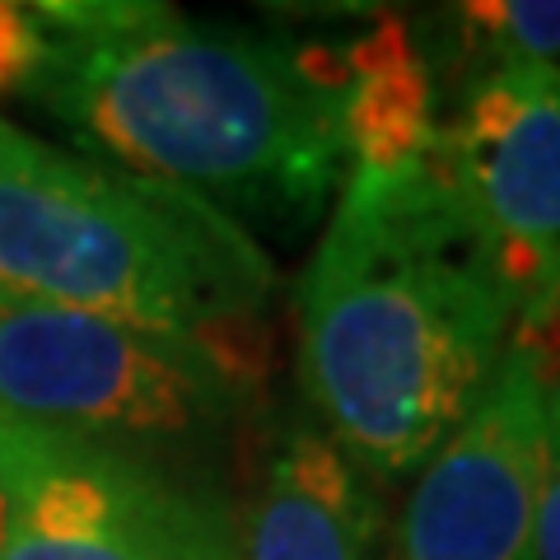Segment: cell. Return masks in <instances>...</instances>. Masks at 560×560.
Here are the masks:
<instances>
[{
  "label": "cell",
  "mask_w": 560,
  "mask_h": 560,
  "mask_svg": "<svg viewBox=\"0 0 560 560\" xmlns=\"http://www.w3.org/2000/svg\"><path fill=\"white\" fill-rule=\"evenodd\" d=\"M28 94L117 173L183 187L248 230L313 215L350 168L337 43L183 20L168 5H33Z\"/></svg>",
  "instance_id": "1"
},
{
  "label": "cell",
  "mask_w": 560,
  "mask_h": 560,
  "mask_svg": "<svg viewBox=\"0 0 560 560\" xmlns=\"http://www.w3.org/2000/svg\"><path fill=\"white\" fill-rule=\"evenodd\" d=\"M514 300L434 154L355 168L300 285V388L370 481H401L495 378Z\"/></svg>",
  "instance_id": "2"
},
{
  "label": "cell",
  "mask_w": 560,
  "mask_h": 560,
  "mask_svg": "<svg viewBox=\"0 0 560 560\" xmlns=\"http://www.w3.org/2000/svg\"><path fill=\"white\" fill-rule=\"evenodd\" d=\"M0 294L271 360L276 267L183 187L75 160L0 117Z\"/></svg>",
  "instance_id": "3"
},
{
  "label": "cell",
  "mask_w": 560,
  "mask_h": 560,
  "mask_svg": "<svg viewBox=\"0 0 560 560\" xmlns=\"http://www.w3.org/2000/svg\"><path fill=\"white\" fill-rule=\"evenodd\" d=\"M271 360L103 313L0 294V416L154 453L191 471L267 397Z\"/></svg>",
  "instance_id": "4"
},
{
  "label": "cell",
  "mask_w": 560,
  "mask_h": 560,
  "mask_svg": "<svg viewBox=\"0 0 560 560\" xmlns=\"http://www.w3.org/2000/svg\"><path fill=\"white\" fill-rule=\"evenodd\" d=\"M440 160L514 300L510 346L560 378V66H477Z\"/></svg>",
  "instance_id": "5"
},
{
  "label": "cell",
  "mask_w": 560,
  "mask_h": 560,
  "mask_svg": "<svg viewBox=\"0 0 560 560\" xmlns=\"http://www.w3.org/2000/svg\"><path fill=\"white\" fill-rule=\"evenodd\" d=\"M5 533L131 560H243V510L215 477L0 416Z\"/></svg>",
  "instance_id": "6"
},
{
  "label": "cell",
  "mask_w": 560,
  "mask_h": 560,
  "mask_svg": "<svg viewBox=\"0 0 560 560\" xmlns=\"http://www.w3.org/2000/svg\"><path fill=\"white\" fill-rule=\"evenodd\" d=\"M547 370L504 350L477 407L420 467L393 560H537Z\"/></svg>",
  "instance_id": "7"
},
{
  "label": "cell",
  "mask_w": 560,
  "mask_h": 560,
  "mask_svg": "<svg viewBox=\"0 0 560 560\" xmlns=\"http://www.w3.org/2000/svg\"><path fill=\"white\" fill-rule=\"evenodd\" d=\"M374 481L318 425H290L243 510V560H374Z\"/></svg>",
  "instance_id": "8"
},
{
  "label": "cell",
  "mask_w": 560,
  "mask_h": 560,
  "mask_svg": "<svg viewBox=\"0 0 560 560\" xmlns=\"http://www.w3.org/2000/svg\"><path fill=\"white\" fill-rule=\"evenodd\" d=\"M337 98L350 173L401 168L440 145L444 121L434 117L430 57L407 20L388 14L337 43Z\"/></svg>",
  "instance_id": "9"
},
{
  "label": "cell",
  "mask_w": 560,
  "mask_h": 560,
  "mask_svg": "<svg viewBox=\"0 0 560 560\" xmlns=\"http://www.w3.org/2000/svg\"><path fill=\"white\" fill-rule=\"evenodd\" d=\"M463 51L477 66H560V0H463L453 10Z\"/></svg>",
  "instance_id": "10"
},
{
  "label": "cell",
  "mask_w": 560,
  "mask_h": 560,
  "mask_svg": "<svg viewBox=\"0 0 560 560\" xmlns=\"http://www.w3.org/2000/svg\"><path fill=\"white\" fill-rule=\"evenodd\" d=\"M43 57H47V38L38 20H33V5L0 0V94L28 90Z\"/></svg>",
  "instance_id": "11"
},
{
  "label": "cell",
  "mask_w": 560,
  "mask_h": 560,
  "mask_svg": "<svg viewBox=\"0 0 560 560\" xmlns=\"http://www.w3.org/2000/svg\"><path fill=\"white\" fill-rule=\"evenodd\" d=\"M537 560H560V378L547 393V471L537 504Z\"/></svg>",
  "instance_id": "12"
},
{
  "label": "cell",
  "mask_w": 560,
  "mask_h": 560,
  "mask_svg": "<svg viewBox=\"0 0 560 560\" xmlns=\"http://www.w3.org/2000/svg\"><path fill=\"white\" fill-rule=\"evenodd\" d=\"M0 547H5V495H0Z\"/></svg>",
  "instance_id": "13"
}]
</instances>
